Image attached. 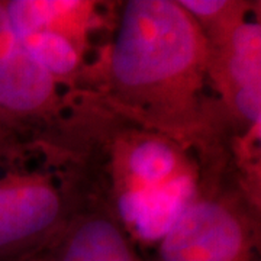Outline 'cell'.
I'll return each instance as SVG.
<instances>
[{"instance_id": "cell-1", "label": "cell", "mask_w": 261, "mask_h": 261, "mask_svg": "<svg viewBox=\"0 0 261 261\" xmlns=\"http://www.w3.org/2000/svg\"><path fill=\"white\" fill-rule=\"evenodd\" d=\"M193 152L200 167L240 161L243 147L215 93L209 45L177 0L123 2L83 87Z\"/></svg>"}, {"instance_id": "cell-2", "label": "cell", "mask_w": 261, "mask_h": 261, "mask_svg": "<svg viewBox=\"0 0 261 261\" xmlns=\"http://www.w3.org/2000/svg\"><path fill=\"white\" fill-rule=\"evenodd\" d=\"M39 149L71 171L138 247L159 243V222L164 233L200 176L193 152L126 118L87 89L68 90L63 119Z\"/></svg>"}, {"instance_id": "cell-3", "label": "cell", "mask_w": 261, "mask_h": 261, "mask_svg": "<svg viewBox=\"0 0 261 261\" xmlns=\"http://www.w3.org/2000/svg\"><path fill=\"white\" fill-rule=\"evenodd\" d=\"M151 261H261L260 186L237 164L200 168Z\"/></svg>"}, {"instance_id": "cell-4", "label": "cell", "mask_w": 261, "mask_h": 261, "mask_svg": "<svg viewBox=\"0 0 261 261\" xmlns=\"http://www.w3.org/2000/svg\"><path fill=\"white\" fill-rule=\"evenodd\" d=\"M177 2L203 31L209 45V74L215 93L240 138L247 161L260 166V3Z\"/></svg>"}, {"instance_id": "cell-5", "label": "cell", "mask_w": 261, "mask_h": 261, "mask_svg": "<svg viewBox=\"0 0 261 261\" xmlns=\"http://www.w3.org/2000/svg\"><path fill=\"white\" fill-rule=\"evenodd\" d=\"M29 160L0 164V261L22 260L45 248L79 197L67 168L44 152L38 164Z\"/></svg>"}, {"instance_id": "cell-6", "label": "cell", "mask_w": 261, "mask_h": 261, "mask_svg": "<svg viewBox=\"0 0 261 261\" xmlns=\"http://www.w3.org/2000/svg\"><path fill=\"white\" fill-rule=\"evenodd\" d=\"M68 90L23 47L0 0V115L38 148L63 119Z\"/></svg>"}, {"instance_id": "cell-7", "label": "cell", "mask_w": 261, "mask_h": 261, "mask_svg": "<svg viewBox=\"0 0 261 261\" xmlns=\"http://www.w3.org/2000/svg\"><path fill=\"white\" fill-rule=\"evenodd\" d=\"M37 255L41 261H148L112 212L80 185L68 219Z\"/></svg>"}, {"instance_id": "cell-8", "label": "cell", "mask_w": 261, "mask_h": 261, "mask_svg": "<svg viewBox=\"0 0 261 261\" xmlns=\"http://www.w3.org/2000/svg\"><path fill=\"white\" fill-rule=\"evenodd\" d=\"M41 151L12 128L0 115V164L23 161L38 155Z\"/></svg>"}, {"instance_id": "cell-9", "label": "cell", "mask_w": 261, "mask_h": 261, "mask_svg": "<svg viewBox=\"0 0 261 261\" xmlns=\"http://www.w3.org/2000/svg\"><path fill=\"white\" fill-rule=\"evenodd\" d=\"M16 261H41L38 258L37 254H34V255H31V257H27V258H22V260H16Z\"/></svg>"}]
</instances>
